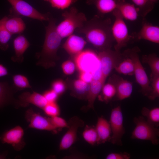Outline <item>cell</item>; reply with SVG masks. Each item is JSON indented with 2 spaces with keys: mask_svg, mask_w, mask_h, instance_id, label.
Wrapping results in <instances>:
<instances>
[{
  "mask_svg": "<svg viewBox=\"0 0 159 159\" xmlns=\"http://www.w3.org/2000/svg\"><path fill=\"white\" fill-rule=\"evenodd\" d=\"M112 26L110 18L96 15L75 31L83 34L87 41L100 51L111 49L115 41Z\"/></svg>",
  "mask_w": 159,
  "mask_h": 159,
  "instance_id": "6da1fadb",
  "label": "cell"
},
{
  "mask_svg": "<svg viewBox=\"0 0 159 159\" xmlns=\"http://www.w3.org/2000/svg\"><path fill=\"white\" fill-rule=\"evenodd\" d=\"M45 27V35L42 49L40 52L36 53L38 61L36 65L47 69L53 67L58 60L57 55L62 38L56 30V19L51 15Z\"/></svg>",
  "mask_w": 159,
  "mask_h": 159,
  "instance_id": "7a4b0ae2",
  "label": "cell"
},
{
  "mask_svg": "<svg viewBox=\"0 0 159 159\" xmlns=\"http://www.w3.org/2000/svg\"><path fill=\"white\" fill-rule=\"evenodd\" d=\"M63 21L56 26L57 31L62 38L68 37L75 30L82 27L87 20L85 15L74 7L64 11L62 14Z\"/></svg>",
  "mask_w": 159,
  "mask_h": 159,
  "instance_id": "3957f363",
  "label": "cell"
},
{
  "mask_svg": "<svg viewBox=\"0 0 159 159\" xmlns=\"http://www.w3.org/2000/svg\"><path fill=\"white\" fill-rule=\"evenodd\" d=\"M139 48L135 47L125 50V53L132 59L134 66V73L135 80L140 86L143 94L148 96L152 90L150 82L140 60L138 53Z\"/></svg>",
  "mask_w": 159,
  "mask_h": 159,
  "instance_id": "277c9868",
  "label": "cell"
},
{
  "mask_svg": "<svg viewBox=\"0 0 159 159\" xmlns=\"http://www.w3.org/2000/svg\"><path fill=\"white\" fill-rule=\"evenodd\" d=\"M134 122L135 127L132 133V139L149 140L154 145L158 144V127L150 123L142 116L135 117Z\"/></svg>",
  "mask_w": 159,
  "mask_h": 159,
  "instance_id": "5b68a950",
  "label": "cell"
},
{
  "mask_svg": "<svg viewBox=\"0 0 159 159\" xmlns=\"http://www.w3.org/2000/svg\"><path fill=\"white\" fill-rule=\"evenodd\" d=\"M112 13L115 17L111 28L112 35L116 43L114 48L115 50L120 52L122 48L127 45L131 37L124 19L118 10L116 9Z\"/></svg>",
  "mask_w": 159,
  "mask_h": 159,
  "instance_id": "8992f818",
  "label": "cell"
},
{
  "mask_svg": "<svg viewBox=\"0 0 159 159\" xmlns=\"http://www.w3.org/2000/svg\"><path fill=\"white\" fill-rule=\"evenodd\" d=\"M97 56L100 64V80L105 83L112 71L122 60V55L120 52L110 49L99 51Z\"/></svg>",
  "mask_w": 159,
  "mask_h": 159,
  "instance_id": "52a82bcc",
  "label": "cell"
},
{
  "mask_svg": "<svg viewBox=\"0 0 159 159\" xmlns=\"http://www.w3.org/2000/svg\"><path fill=\"white\" fill-rule=\"evenodd\" d=\"M109 122L112 134L109 141L113 144L122 145L121 139L125 131L120 106L112 109Z\"/></svg>",
  "mask_w": 159,
  "mask_h": 159,
  "instance_id": "ba28073f",
  "label": "cell"
},
{
  "mask_svg": "<svg viewBox=\"0 0 159 159\" xmlns=\"http://www.w3.org/2000/svg\"><path fill=\"white\" fill-rule=\"evenodd\" d=\"M12 6L11 11L23 16L41 21H48L51 14H42L23 0H7Z\"/></svg>",
  "mask_w": 159,
  "mask_h": 159,
  "instance_id": "9c48e42d",
  "label": "cell"
},
{
  "mask_svg": "<svg viewBox=\"0 0 159 159\" xmlns=\"http://www.w3.org/2000/svg\"><path fill=\"white\" fill-rule=\"evenodd\" d=\"M74 62L80 72H87L92 74L95 71L100 62L97 55L90 50L82 51L73 57Z\"/></svg>",
  "mask_w": 159,
  "mask_h": 159,
  "instance_id": "30bf717a",
  "label": "cell"
},
{
  "mask_svg": "<svg viewBox=\"0 0 159 159\" xmlns=\"http://www.w3.org/2000/svg\"><path fill=\"white\" fill-rule=\"evenodd\" d=\"M68 123V130L60 141L59 147V150H67L75 143L77 139L78 128L84 126L85 124L83 120L76 116L70 118Z\"/></svg>",
  "mask_w": 159,
  "mask_h": 159,
  "instance_id": "8fae6325",
  "label": "cell"
},
{
  "mask_svg": "<svg viewBox=\"0 0 159 159\" xmlns=\"http://www.w3.org/2000/svg\"><path fill=\"white\" fill-rule=\"evenodd\" d=\"M25 118L29 123V127L49 131L55 134L57 133L59 130L53 125L49 117H46L34 112L32 108L26 111Z\"/></svg>",
  "mask_w": 159,
  "mask_h": 159,
  "instance_id": "7c38bea8",
  "label": "cell"
},
{
  "mask_svg": "<svg viewBox=\"0 0 159 159\" xmlns=\"http://www.w3.org/2000/svg\"><path fill=\"white\" fill-rule=\"evenodd\" d=\"M131 39L135 40H145L156 43H159V27L148 22L145 18H143L142 26L138 32L130 35Z\"/></svg>",
  "mask_w": 159,
  "mask_h": 159,
  "instance_id": "4fadbf2b",
  "label": "cell"
},
{
  "mask_svg": "<svg viewBox=\"0 0 159 159\" xmlns=\"http://www.w3.org/2000/svg\"><path fill=\"white\" fill-rule=\"evenodd\" d=\"M24 135L23 129L20 126H17L4 132L0 139L2 143L11 145L15 150H19L25 145Z\"/></svg>",
  "mask_w": 159,
  "mask_h": 159,
  "instance_id": "5bb4252c",
  "label": "cell"
},
{
  "mask_svg": "<svg viewBox=\"0 0 159 159\" xmlns=\"http://www.w3.org/2000/svg\"><path fill=\"white\" fill-rule=\"evenodd\" d=\"M109 81L112 83L116 89L115 96L116 100H121L130 97L132 92V83L117 74H113Z\"/></svg>",
  "mask_w": 159,
  "mask_h": 159,
  "instance_id": "9a60e30c",
  "label": "cell"
},
{
  "mask_svg": "<svg viewBox=\"0 0 159 159\" xmlns=\"http://www.w3.org/2000/svg\"><path fill=\"white\" fill-rule=\"evenodd\" d=\"M86 44L83 38L72 34L68 37L63 47L68 54L74 57L83 51Z\"/></svg>",
  "mask_w": 159,
  "mask_h": 159,
  "instance_id": "2e32d148",
  "label": "cell"
},
{
  "mask_svg": "<svg viewBox=\"0 0 159 159\" xmlns=\"http://www.w3.org/2000/svg\"><path fill=\"white\" fill-rule=\"evenodd\" d=\"M19 98L17 103L22 106L25 107L29 104H32L43 109L48 103L43 95L35 92L32 93L24 92L19 96Z\"/></svg>",
  "mask_w": 159,
  "mask_h": 159,
  "instance_id": "e0dca14e",
  "label": "cell"
},
{
  "mask_svg": "<svg viewBox=\"0 0 159 159\" xmlns=\"http://www.w3.org/2000/svg\"><path fill=\"white\" fill-rule=\"evenodd\" d=\"M116 9L124 19L131 21L137 19L139 16V9L134 4L126 2L125 0H116Z\"/></svg>",
  "mask_w": 159,
  "mask_h": 159,
  "instance_id": "ac0fdd59",
  "label": "cell"
},
{
  "mask_svg": "<svg viewBox=\"0 0 159 159\" xmlns=\"http://www.w3.org/2000/svg\"><path fill=\"white\" fill-rule=\"evenodd\" d=\"M95 127L98 135L97 145L109 141L112 131L109 122L103 117L98 118Z\"/></svg>",
  "mask_w": 159,
  "mask_h": 159,
  "instance_id": "d6986e66",
  "label": "cell"
},
{
  "mask_svg": "<svg viewBox=\"0 0 159 159\" xmlns=\"http://www.w3.org/2000/svg\"><path fill=\"white\" fill-rule=\"evenodd\" d=\"M14 47L15 54L11 58L15 62L21 63L24 60L23 54L30 46V43L26 37L20 35L14 40Z\"/></svg>",
  "mask_w": 159,
  "mask_h": 159,
  "instance_id": "ffe728a7",
  "label": "cell"
},
{
  "mask_svg": "<svg viewBox=\"0 0 159 159\" xmlns=\"http://www.w3.org/2000/svg\"><path fill=\"white\" fill-rule=\"evenodd\" d=\"M89 5H94L97 11V15L104 17L107 14L112 12L116 9V0H86Z\"/></svg>",
  "mask_w": 159,
  "mask_h": 159,
  "instance_id": "44dd1931",
  "label": "cell"
},
{
  "mask_svg": "<svg viewBox=\"0 0 159 159\" xmlns=\"http://www.w3.org/2000/svg\"><path fill=\"white\" fill-rule=\"evenodd\" d=\"M70 86L72 96L80 99H86L90 89V84L79 79L72 81Z\"/></svg>",
  "mask_w": 159,
  "mask_h": 159,
  "instance_id": "7402d4cb",
  "label": "cell"
},
{
  "mask_svg": "<svg viewBox=\"0 0 159 159\" xmlns=\"http://www.w3.org/2000/svg\"><path fill=\"white\" fill-rule=\"evenodd\" d=\"M104 84L101 80L93 79L90 83V89L86 98L88 102L86 109H94L95 101L100 93Z\"/></svg>",
  "mask_w": 159,
  "mask_h": 159,
  "instance_id": "603a6c76",
  "label": "cell"
},
{
  "mask_svg": "<svg viewBox=\"0 0 159 159\" xmlns=\"http://www.w3.org/2000/svg\"><path fill=\"white\" fill-rule=\"evenodd\" d=\"M4 25L6 29L12 35L21 33L26 28L24 21L20 17L18 16L10 18L6 17Z\"/></svg>",
  "mask_w": 159,
  "mask_h": 159,
  "instance_id": "cb8c5ba5",
  "label": "cell"
},
{
  "mask_svg": "<svg viewBox=\"0 0 159 159\" xmlns=\"http://www.w3.org/2000/svg\"><path fill=\"white\" fill-rule=\"evenodd\" d=\"M122 54V59L115 69L118 73L124 75H134V66L132 60L124 51Z\"/></svg>",
  "mask_w": 159,
  "mask_h": 159,
  "instance_id": "d4e9b609",
  "label": "cell"
},
{
  "mask_svg": "<svg viewBox=\"0 0 159 159\" xmlns=\"http://www.w3.org/2000/svg\"><path fill=\"white\" fill-rule=\"evenodd\" d=\"M143 62L147 64L151 70V80L155 77L159 76V58L156 54L153 53L142 56Z\"/></svg>",
  "mask_w": 159,
  "mask_h": 159,
  "instance_id": "484cf974",
  "label": "cell"
},
{
  "mask_svg": "<svg viewBox=\"0 0 159 159\" xmlns=\"http://www.w3.org/2000/svg\"><path fill=\"white\" fill-rule=\"evenodd\" d=\"M100 94L98 96L99 100L108 103L115 97L116 89L114 85L109 81L103 85Z\"/></svg>",
  "mask_w": 159,
  "mask_h": 159,
  "instance_id": "4316f807",
  "label": "cell"
},
{
  "mask_svg": "<svg viewBox=\"0 0 159 159\" xmlns=\"http://www.w3.org/2000/svg\"><path fill=\"white\" fill-rule=\"evenodd\" d=\"M142 115L145 117L147 121L154 126L158 127L159 125V108L156 107L150 109L143 107L141 110Z\"/></svg>",
  "mask_w": 159,
  "mask_h": 159,
  "instance_id": "83f0119b",
  "label": "cell"
},
{
  "mask_svg": "<svg viewBox=\"0 0 159 159\" xmlns=\"http://www.w3.org/2000/svg\"><path fill=\"white\" fill-rule=\"evenodd\" d=\"M5 16L0 20V49L4 51L9 47L8 42L12 34L5 28L4 22L6 18Z\"/></svg>",
  "mask_w": 159,
  "mask_h": 159,
  "instance_id": "f1b7e54d",
  "label": "cell"
},
{
  "mask_svg": "<svg viewBox=\"0 0 159 159\" xmlns=\"http://www.w3.org/2000/svg\"><path fill=\"white\" fill-rule=\"evenodd\" d=\"M12 92L6 82H0V108L12 100Z\"/></svg>",
  "mask_w": 159,
  "mask_h": 159,
  "instance_id": "f546056e",
  "label": "cell"
},
{
  "mask_svg": "<svg viewBox=\"0 0 159 159\" xmlns=\"http://www.w3.org/2000/svg\"><path fill=\"white\" fill-rule=\"evenodd\" d=\"M84 140L92 145L97 144L98 135L95 127L86 125L82 133Z\"/></svg>",
  "mask_w": 159,
  "mask_h": 159,
  "instance_id": "4dcf8cb0",
  "label": "cell"
},
{
  "mask_svg": "<svg viewBox=\"0 0 159 159\" xmlns=\"http://www.w3.org/2000/svg\"><path fill=\"white\" fill-rule=\"evenodd\" d=\"M131 0L139 9V15L143 18H145L154 8V4L149 0Z\"/></svg>",
  "mask_w": 159,
  "mask_h": 159,
  "instance_id": "1f68e13d",
  "label": "cell"
},
{
  "mask_svg": "<svg viewBox=\"0 0 159 159\" xmlns=\"http://www.w3.org/2000/svg\"><path fill=\"white\" fill-rule=\"evenodd\" d=\"M13 80L14 85L19 88L23 89L32 87L27 78L23 75H15L13 76Z\"/></svg>",
  "mask_w": 159,
  "mask_h": 159,
  "instance_id": "d6a6232c",
  "label": "cell"
},
{
  "mask_svg": "<svg viewBox=\"0 0 159 159\" xmlns=\"http://www.w3.org/2000/svg\"><path fill=\"white\" fill-rule=\"evenodd\" d=\"M44 0L49 3L52 7L62 10L68 8L77 1V0Z\"/></svg>",
  "mask_w": 159,
  "mask_h": 159,
  "instance_id": "836d02e7",
  "label": "cell"
},
{
  "mask_svg": "<svg viewBox=\"0 0 159 159\" xmlns=\"http://www.w3.org/2000/svg\"><path fill=\"white\" fill-rule=\"evenodd\" d=\"M45 114L50 117L59 116V107L56 102L48 103L43 109Z\"/></svg>",
  "mask_w": 159,
  "mask_h": 159,
  "instance_id": "e575fe53",
  "label": "cell"
},
{
  "mask_svg": "<svg viewBox=\"0 0 159 159\" xmlns=\"http://www.w3.org/2000/svg\"><path fill=\"white\" fill-rule=\"evenodd\" d=\"M151 80L152 90L148 97L150 100H153L159 96V76L155 77Z\"/></svg>",
  "mask_w": 159,
  "mask_h": 159,
  "instance_id": "d590c367",
  "label": "cell"
},
{
  "mask_svg": "<svg viewBox=\"0 0 159 159\" xmlns=\"http://www.w3.org/2000/svg\"><path fill=\"white\" fill-rule=\"evenodd\" d=\"M53 125L57 128L60 130L62 128H68V122L63 118L59 116L49 117Z\"/></svg>",
  "mask_w": 159,
  "mask_h": 159,
  "instance_id": "8d00e7d4",
  "label": "cell"
},
{
  "mask_svg": "<svg viewBox=\"0 0 159 159\" xmlns=\"http://www.w3.org/2000/svg\"><path fill=\"white\" fill-rule=\"evenodd\" d=\"M52 89L59 96L62 94L66 89L65 82L61 80H57L54 81L52 85Z\"/></svg>",
  "mask_w": 159,
  "mask_h": 159,
  "instance_id": "74e56055",
  "label": "cell"
},
{
  "mask_svg": "<svg viewBox=\"0 0 159 159\" xmlns=\"http://www.w3.org/2000/svg\"><path fill=\"white\" fill-rule=\"evenodd\" d=\"M62 68L64 73L66 75H70L74 72L76 64L71 60H67L62 64Z\"/></svg>",
  "mask_w": 159,
  "mask_h": 159,
  "instance_id": "f35d334b",
  "label": "cell"
},
{
  "mask_svg": "<svg viewBox=\"0 0 159 159\" xmlns=\"http://www.w3.org/2000/svg\"><path fill=\"white\" fill-rule=\"evenodd\" d=\"M130 154L126 152L120 153H111L106 157V159H129Z\"/></svg>",
  "mask_w": 159,
  "mask_h": 159,
  "instance_id": "ab89813d",
  "label": "cell"
},
{
  "mask_svg": "<svg viewBox=\"0 0 159 159\" xmlns=\"http://www.w3.org/2000/svg\"><path fill=\"white\" fill-rule=\"evenodd\" d=\"M43 95L48 103L56 102L59 96L52 89L46 91Z\"/></svg>",
  "mask_w": 159,
  "mask_h": 159,
  "instance_id": "60d3db41",
  "label": "cell"
},
{
  "mask_svg": "<svg viewBox=\"0 0 159 159\" xmlns=\"http://www.w3.org/2000/svg\"><path fill=\"white\" fill-rule=\"evenodd\" d=\"M79 79L86 83L90 84L93 79L92 74L89 72H80Z\"/></svg>",
  "mask_w": 159,
  "mask_h": 159,
  "instance_id": "b9f144b4",
  "label": "cell"
},
{
  "mask_svg": "<svg viewBox=\"0 0 159 159\" xmlns=\"http://www.w3.org/2000/svg\"><path fill=\"white\" fill-rule=\"evenodd\" d=\"M8 74L6 68L3 65L0 64V77L7 75Z\"/></svg>",
  "mask_w": 159,
  "mask_h": 159,
  "instance_id": "7bdbcfd3",
  "label": "cell"
},
{
  "mask_svg": "<svg viewBox=\"0 0 159 159\" xmlns=\"http://www.w3.org/2000/svg\"><path fill=\"white\" fill-rule=\"evenodd\" d=\"M153 4H155V3H157L158 1V0H149Z\"/></svg>",
  "mask_w": 159,
  "mask_h": 159,
  "instance_id": "ee69618b",
  "label": "cell"
},
{
  "mask_svg": "<svg viewBox=\"0 0 159 159\" xmlns=\"http://www.w3.org/2000/svg\"><path fill=\"white\" fill-rule=\"evenodd\" d=\"M4 157V155H1L0 154V159L3 158Z\"/></svg>",
  "mask_w": 159,
  "mask_h": 159,
  "instance_id": "f6af8a7d",
  "label": "cell"
},
{
  "mask_svg": "<svg viewBox=\"0 0 159 159\" xmlns=\"http://www.w3.org/2000/svg\"><path fill=\"white\" fill-rule=\"evenodd\" d=\"M1 137L0 136V139H1Z\"/></svg>",
  "mask_w": 159,
  "mask_h": 159,
  "instance_id": "bcb514c9",
  "label": "cell"
}]
</instances>
